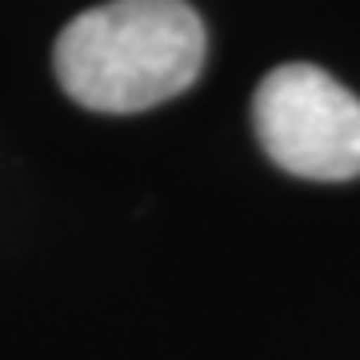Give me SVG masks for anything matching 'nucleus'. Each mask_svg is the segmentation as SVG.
Wrapping results in <instances>:
<instances>
[{"instance_id":"1","label":"nucleus","mask_w":360,"mask_h":360,"mask_svg":"<svg viewBox=\"0 0 360 360\" xmlns=\"http://www.w3.org/2000/svg\"><path fill=\"white\" fill-rule=\"evenodd\" d=\"M208 37L184 0H108L60 32V89L92 112H141L180 96L205 68Z\"/></svg>"},{"instance_id":"2","label":"nucleus","mask_w":360,"mask_h":360,"mask_svg":"<svg viewBox=\"0 0 360 360\" xmlns=\"http://www.w3.org/2000/svg\"><path fill=\"white\" fill-rule=\"evenodd\" d=\"M252 124L272 165L292 176H360V96L324 68H272L252 96Z\"/></svg>"}]
</instances>
